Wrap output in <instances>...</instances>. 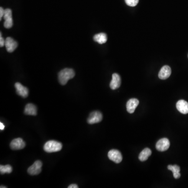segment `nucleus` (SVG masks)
I'll return each instance as SVG.
<instances>
[{"instance_id":"nucleus-11","label":"nucleus","mask_w":188,"mask_h":188,"mask_svg":"<svg viewBox=\"0 0 188 188\" xmlns=\"http://www.w3.org/2000/svg\"><path fill=\"white\" fill-rule=\"evenodd\" d=\"M121 85L120 76L117 73H114L112 74V80L110 83V87L113 90L118 89Z\"/></svg>"},{"instance_id":"nucleus-22","label":"nucleus","mask_w":188,"mask_h":188,"mask_svg":"<svg viewBox=\"0 0 188 188\" xmlns=\"http://www.w3.org/2000/svg\"><path fill=\"white\" fill-rule=\"evenodd\" d=\"M5 12V10H4L3 8L1 7L0 8V20H2V17H3L4 14Z\"/></svg>"},{"instance_id":"nucleus-2","label":"nucleus","mask_w":188,"mask_h":188,"mask_svg":"<svg viewBox=\"0 0 188 188\" xmlns=\"http://www.w3.org/2000/svg\"><path fill=\"white\" fill-rule=\"evenodd\" d=\"M62 148V144L56 141H49L43 146V150L47 153L59 152Z\"/></svg>"},{"instance_id":"nucleus-25","label":"nucleus","mask_w":188,"mask_h":188,"mask_svg":"<svg viewBox=\"0 0 188 188\" xmlns=\"http://www.w3.org/2000/svg\"><path fill=\"white\" fill-rule=\"evenodd\" d=\"M7 188V186H1V188Z\"/></svg>"},{"instance_id":"nucleus-9","label":"nucleus","mask_w":188,"mask_h":188,"mask_svg":"<svg viewBox=\"0 0 188 188\" xmlns=\"http://www.w3.org/2000/svg\"><path fill=\"white\" fill-rule=\"evenodd\" d=\"M25 142L21 138L14 139L10 144V147L13 150H22L25 147Z\"/></svg>"},{"instance_id":"nucleus-15","label":"nucleus","mask_w":188,"mask_h":188,"mask_svg":"<svg viewBox=\"0 0 188 188\" xmlns=\"http://www.w3.org/2000/svg\"><path fill=\"white\" fill-rule=\"evenodd\" d=\"M37 107L34 104H28L25 108L24 113L27 115L36 116Z\"/></svg>"},{"instance_id":"nucleus-23","label":"nucleus","mask_w":188,"mask_h":188,"mask_svg":"<svg viewBox=\"0 0 188 188\" xmlns=\"http://www.w3.org/2000/svg\"><path fill=\"white\" fill-rule=\"evenodd\" d=\"M68 188H78V185H76V184H72V185H69V186H68Z\"/></svg>"},{"instance_id":"nucleus-3","label":"nucleus","mask_w":188,"mask_h":188,"mask_svg":"<svg viewBox=\"0 0 188 188\" xmlns=\"http://www.w3.org/2000/svg\"><path fill=\"white\" fill-rule=\"evenodd\" d=\"M4 23V26L6 28H11L13 25V20L12 17V10L9 8L5 10V12L3 16Z\"/></svg>"},{"instance_id":"nucleus-21","label":"nucleus","mask_w":188,"mask_h":188,"mask_svg":"<svg viewBox=\"0 0 188 188\" xmlns=\"http://www.w3.org/2000/svg\"><path fill=\"white\" fill-rule=\"evenodd\" d=\"M5 40L4 39V38L2 37V33L0 34V46L1 47L5 46Z\"/></svg>"},{"instance_id":"nucleus-8","label":"nucleus","mask_w":188,"mask_h":188,"mask_svg":"<svg viewBox=\"0 0 188 188\" xmlns=\"http://www.w3.org/2000/svg\"><path fill=\"white\" fill-rule=\"evenodd\" d=\"M5 48L8 52H13L18 46V43L11 37H7L5 39Z\"/></svg>"},{"instance_id":"nucleus-16","label":"nucleus","mask_w":188,"mask_h":188,"mask_svg":"<svg viewBox=\"0 0 188 188\" xmlns=\"http://www.w3.org/2000/svg\"><path fill=\"white\" fill-rule=\"evenodd\" d=\"M94 41H96L99 44H103L106 43L107 41V36L106 34H98L94 36Z\"/></svg>"},{"instance_id":"nucleus-17","label":"nucleus","mask_w":188,"mask_h":188,"mask_svg":"<svg viewBox=\"0 0 188 188\" xmlns=\"http://www.w3.org/2000/svg\"><path fill=\"white\" fill-rule=\"evenodd\" d=\"M152 154V151L149 148H146L144 149L142 152H141L139 155V159L141 161L144 162L147 160L149 159V157Z\"/></svg>"},{"instance_id":"nucleus-6","label":"nucleus","mask_w":188,"mask_h":188,"mask_svg":"<svg viewBox=\"0 0 188 188\" xmlns=\"http://www.w3.org/2000/svg\"><path fill=\"white\" fill-rule=\"evenodd\" d=\"M102 120V114L98 111H95L92 112L89 114L87 122L89 124L97 123L101 122Z\"/></svg>"},{"instance_id":"nucleus-4","label":"nucleus","mask_w":188,"mask_h":188,"mask_svg":"<svg viewBox=\"0 0 188 188\" xmlns=\"http://www.w3.org/2000/svg\"><path fill=\"white\" fill-rule=\"evenodd\" d=\"M108 156L110 160H112L115 163H120L122 160V154L120 151L117 150H110L108 154Z\"/></svg>"},{"instance_id":"nucleus-7","label":"nucleus","mask_w":188,"mask_h":188,"mask_svg":"<svg viewBox=\"0 0 188 188\" xmlns=\"http://www.w3.org/2000/svg\"><path fill=\"white\" fill-rule=\"evenodd\" d=\"M169 147H170V142L168 139L167 138L160 139L157 142L156 145V148L157 150L160 152L166 151Z\"/></svg>"},{"instance_id":"nucleus-5","label":"nucleus","mask_w":188,"mask_h":188,"mask_svg":"<svg viewBox=\"0 0 188 188\" xmlns=\"http://www.w3.org/2000/svg\"><path fill=\"white\" fill-rule=\"evenodd\" d=\"M42 166V162L40 160H37L33 163V165H31V166L29 167L27 172L29 175L32 176L38 175L41 172Z\"/></svg>"},{"instance_id":"nucleus-14","label":"nucleus","mask_w":188,"mask_h":188,"mask_svg":"<svg viewBox=\"0 0 188 188\" xmlns=\"http://www.w3.org/2000/svg\"><path fill=\"white\" fill-rule=\"evenodd\" d=\"M176 107L177 110L182 114L188 113V102L184 100H180L177 102Z\"/></svg>"},{"instance_id":"nucleus-19","label":"nucleus","mask_w":188,"mask_h":188,"mask_svg":"<svg viewBox=\"0 0 188 188\" xmlns=\"http://www.w3.org/2000/svg\"><path fill=\"white\" fill-rule=\"evenodd\" d=\"M12 167L11 165H7L5 166L1 165L0 166V172L1 174L11 173L12 172Z\"/></svg>"},{"instance_id":"nucleus-20","label":"nucleus","mask_w":188,"mask_h":188,"mask_svg":"<svg viewBox=\"0 0 188 188\" xmlns=\"http://www.w3.org/2000/svg\"><path fill=\"white\" fill-rule=\"evenodd\" d=\"M139 0H125V3L130 7H135L139 3Z\"/></svg>"},{"instance_id":"nucleus-10","label":"nucleus","mask_w":188,"mask_h":188,"mask_svg":"<svg viewBox=\"0 0 188 188\" xmlns=\"http://www.w3.org/2000/svg\"><path fill=\"white\" fill-rule=\"evenodd\" d=\"M15 87L16 90L17 94L22 96V97L26 98L28 96V89L20 83H15Z\"/></svg>"},{"instance_id":"nucleus-13","label":"nucleus","mask_w":188,"mask_h":188,"mask_svg":"<svg viewBox=\"0 0 188 188\" xmlns=\"http://www.w3.org/2000/svg\"><path fill=\"white\" fill-rule=\"evenodd\" d=\"M172 70L168 65H165L162 67L159 74V77L160 79H166L170 76Z\"/></svg>"},{"instance_id":"nucleus-12","label":"nucleus","mask_w":188,"mask_h":188,"mask_svg":"<svg viewBox=\"0 0 188 188\" xmlns=\"http://www.w3.org/2000/svg\"><path fill=\"white\" fill-rule=\"evenodd\" d=\"M139 101L136 98H131L127 103V109L128 112L132 114L139 105Z\"/></svg>"},{"instance_id":"nucleus-24","label":"nucleus","mask_w":188,"mask_h":188,"mask_svg":"<svg viewBox=\"0 0 188 188\" xmlns=\"http://www.w3.org/2000/svg\"><path fill=\"white\" fill-rule=\"evenodd\" d=\"M4 128H5V126H4L3 124L2 123V122H0V129H1V130H3Z\"/></svg>"},{"instance_id":"nucleus-18","label":"nucleus","mask_w":188,"mask_h":188,"mask_svg":"<svg viewBox=\"0 0 188 188\" xmlns=\"http://www.w3.org/2000/svg\"><path fill=\"white\" fill-rule=\"evenodd\" d=\"M168 169L171 170L173 172V177L175 179H178L180 178L181 175L180 173V167L178 165H168Z\"/></svg>"},{"instance_id":"nucleus-1","label":"nucleus","mask_w":188,"mask_h":188,"mask_svg":"<svg viewBox=\"0 0 188 188\" xmlns=\"http://www.w3.org/2000/svg\"><path fill=\"white\" fill-rule=\"evenodd\" d=\"M75 75L74 71L72 69L65 68L61 70L58 74V79L60 83L62 85H65L69 79L74 77Z\"/></svg>"}]
</instances>
